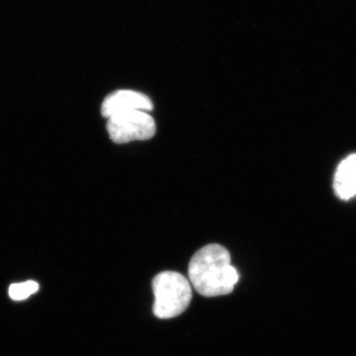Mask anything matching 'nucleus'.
<instances>
[{
  "mask_svg": "<svg viewBox=\"0 0 356 356\" xmlns=\"http://www.w3.org/2000/svg\"><path fill=\"white\" fill-rule=\"evenodd\" d=\"M188 275L191 286L209 298L229 294L238 281L229 252L217 243L205 245L192 257Z\"/></svg>",
  "mask_w": 356,
  "mask_h": 356,
  "instance_id": "f257e3e1",
  "label": "nucleus"
},
{
  "mask_svg": "<svg viewBox=\"0 0 356 356\" xmlns=\"http://www.w3.org/2000/svg\"><path fill=\"white\" fill-rule=\"evenodd\" d=\"M154 314L159 318H172L181 315L191 304V283L182 274L163 271L153 280Z\"/></svg>",
  "mask_w": 356,
  "mask_h": 356,
  "instance_id": "f03ea898",
  "label": "nucleus"
},
{
  "mask_svg": "<svg viewBox=\"0 0 356 356\" xmlns=\"http://www.w3.org/2000/svg\"><path fill=\"white\" fill-rule=\"evenodd\" d=\"M156 130V122L153 117L140 110L116 115L107 122L110 139L116 144L151 139Z\"/></svg>",
  "mask_w": 356,
  "mask_h": 356,
  "instance_id": "7ed1b4c3",
  "label": "nucleus"
},
{
  "mask_svg": "<svg viewBox=\"0 0 356 356\" xmlns=\"http://www.w3.org/2000/svg\"><path fill=\"white\" fill-rule=\"evenodd\" d=\"M153 108V103L147 95L138 91L122 89L105 98L102 103V113L105 118L109 119L126 112L136 110L146 112L151 111Z\"/></svg>",
  "mask_w": 356,
  "mask_h": 356,
  "instance_id": "20e7f679",
  "label": "nucleus"
},
{
  "mask_svg": "<svg viewBox=\"0 0 356 356\" xmlns=\"http://www.w3.org/2000/svg\"><path fill=\"white\" fill-rule=\"evenodd\" d=\"M334 191L341 199L356 196V154H351L341 161L334 177Z\"/></svg>",
  "mask_w": 356,
  "mask_h": 356,
  "instance_id": "39448f33",
  "label": "nucleus"
},
{
  "mask_svg": "<svg viewBox=\"0 0 356 356\" xmlns=\"http://www.w3.org/2000/svg\"><path fill=\"white\" fill-rule=\"evenodd\" d=\"M38 283L27 281V282L11 285L8 292L9 296L13 300H23L28 298L33 293L38 291Z\"/></svg>",
  "mask_w": 356,
  "mask_h": 356,
  "instance_id": "423d86ee",
  "label": "nucleus"
}]
</instances>
